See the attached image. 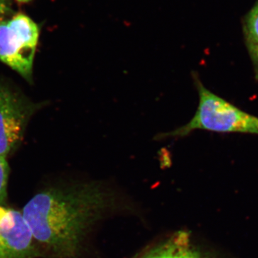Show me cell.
<instances>
[{
  "label": "cell",
  "mask_w": 258,
  "mask_h": 258,
  "mask_svg": "<svg viewBox=\"0 0 258 258\" xmlns=\"http://www.w3.org/2000/svg\"><path fill=\"white\" fill-rule=\"evenodd\" d=\"M39 36L38 26L27 15L0 23V61L28 81H32Z\"/></svg>",
  "instance_id": "3957f363"
},
{
  "label": "cell",
  "mask_w": 258,
  "mask_h": 258,
  "mask_svg": "<svg viewBox=\"0 0 258 258\" xmlns=\"http://www.w3.org/2000/svg\"><path fill=\"white\" fill-rule=\"evenodd\" d=\"M42 258L23 212L0 205V258Z\"/></svg>",
  "instance_id": "5b68a950"
},
{
  "label": "cell",
  "mask_w": 258,
  "mask_h": 258,
  "mask_svg": "<svg viewBox=\"0 0 258 258\" xmlns=\"http://www.w3.org/2000/svg\"><path fill=\"white\" fill-rule=\"evenodd\" d=\"M10 166L7 157L0 156V205H6Z\"/></svg>",
  "instance_id": "52a82bcc"
},
{
  "label": "cell",
  "mask_w": 258,
  "mask_h": 258,
  "mask_svg": "<svg viewBox=\"0 0 258 258\" xmlns=\"http://www.w3.org/2000/svg\"><path fill=\"white\" fill-rule=\"evenodd\" d=\"M181 235L144 258H202L185 242Z\"/></svg>",
  "instance_id": "8992f818"
},
{
  "label": "cell",
  "mask_w": 258,
  "mask_h": 258,
  "mask_svg": "<svg viewBox=\"0 0 258 258\" xmlns=\"http://www.w3.org/2000/svg\"><path fill=\"white\" fill-rule=\"evenodd\" d=\"M247 35L249 46L258 45V3L251 10L247 18Z\"/></svg>",
  "instance_id": "ba28073f"
},
{
  "label": "cell",
  "mask_w": 258,
  "mask_h": 258,
  "mask_svg": "<svg viewBox=\"0 0 258 258\" xmlns=\"http://www.w3.org/2000/svg\"><path fill=\"white\" fill-rule=\"evenodd\" d=\"M192 79L199 95V104L191 120L171 132L158 134L156 140L181 139L196 130L216 133L258 135V117L242 111L205 87L198 75Z\"/></svg>",
  "instance_id": "7a4b0ae2"
},
{
  "label": "cell",
  "mask_w": 258,
  "mask_h": 258,
  "mask_svg": "<svg viewBox=\"0 0 258 258\" xmlns=\"http://www.w3.org/2000/svg\"><path fill=\"white\" fill-rule=\"evenodd\" d=\"M250 52L252 54L254 66H255L256 73L258 77V45H250Z\"/></svg>",
  "instance_id": "9c48e42d"
},
{
  "label": "cell",
  "mask_w": 258,
  "mask_h": 258,
  "mask_svg": "<svg viewBox=\"0 0 258 258\" xmlns=\"http://www.w3.org/2000/svg\"><path fill=\"white\" fill-rule=\"evenodd\" d=\"M11 12L9 0H0V15L8 14Z\"/></svg>",
  "instance_id": "30bf717a"
},
{
  "label": "cell",
  "mask_w": 258,
  "mask_h": 258,
  "mask_svg": "<svg viewBox=\"0 0 258 258\" xmlns=\"http://www.w3.org/2000/svg\"><path fill=\"white\" fill-rule=\"evenodd\" d=\"M36 106L8 83L0 82V156L7 157L20 145Z\"/></svg>",
  "instance_id": "277c9868"
},
{
  "label": "cell",
  "mask_w": 258,
  "mask_h": 258,
  "mask_svg": "<svg viewBox=\"0 0 258 258\" xmlns=\"http://www.w3.org/2000/svg\"><path fill=\"white\" fill-rule=\"evenodd\" d=\"M16 1H18V3H29V2L31 1V0H16Z\"/></svg>",
  "instance_id": "8fae6325"
},
{
  "label": "cell",
  "mask_w": 258,
  "mask_h": 258,
  "mask_svg": "<svg viewBox=\"0 0 258 258\" xmlns=\"http://www.w3.org/2000/svg\"><path fill=\"white\" fill-rule=\"evenodd\" d=\"M107 198L97 182L52 186L34 195L22 212L42 258H77L85 232Z\"/></svg>",
  "instance_id": "6da1fadb"
}]
</instances>
